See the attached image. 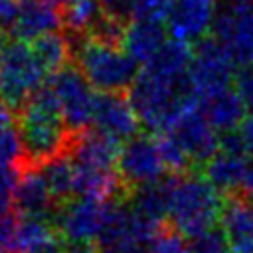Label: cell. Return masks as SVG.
Returning <instances> with one entry per match:
<instances>
[{
	"label": "cell",
	"mask_w": 253,
	"mask_h": 253,
	"mask_svg": "<svg viewBox=\"0 0 253 253\" xmlns=\"http://www.w3.org/2000/svg\"><path fill=\"white\" fill-rule=\"evenodd\" d=\"M47 75L30 42L14 40L0 57V99L10 109L20 111L28 99L45 85Z\"/></svg>",
	"instance_id": "8992f818"
},
{
	"label": "cell",
	"mask_w": 253,
	"mask_h": 253,
	"mask_svg": "<svg viewBox=\"0 0 253 253\" xmlns=\"http://www.w3.org/2000/svg\"><path fill=\"white\" fill-rule=\"evenodd\" d=\"M55 198L49 192L42 172L34 166H24L16 192H14V210L18 215H42L51 217L55 213Z\"/></svg>",
	"instance_id": "2e32d148"
},
{
	"label": "cell",
	"mask_w": 253,
	"mask_h": 253,
	"mask_svg": "<svg viewBox=\"0 0 253 253\" xmlns=\"http://www.w3.org/2000/svg\"><path fill=\"white\" fill-rule=\"evenodd\" d=\"M0 253H8V251H4V249H0Z\"/></svg>",
	"instance_id": "b9f144b4"
},
{
	"label": "cell",
	"mask_w": 253,
	"mask_h": 253,
	"mask_svg": "<svg viewBox=\"0 0 253 253\" xmlns=\"http://www.w3.org/2000/svg\"><path fill=\"white\" fill-rule=\"evenodd\" d=\"M117 168L123 178V184L130 188L156 184L164 180L168 174L158 150L156 136H142V134L125 140L119 152Z\"/></svg>",
	"instance_id": "7c38bea8"
},
{
	"label": "cell",
	"mask_w": 253,
	"mask_h": 253,
	"mask_svg": "<svg viewBox=\"0 0 253 253\" xmlns=\"http://www.w3.org/2000/svg\"><path fill=\"white\" fill-rule=\"evenodd\" d=\"M211 38L229 53L237 67L253 63V0H225L217 8Z\"/></svg>",
	"instance_id": "9c48e42d"
},
{
	"label": "cell",
	"mask_w": 253,
	"mask_h": 253,
	"mask_svg": "<svg viewBox=\"0 0 253 253\" xmlns=\"http://www.w3.org/2000/svg\"><path fill=\"white\" fill-rule=\"evenodd\" d=\"M123 142L93 128L73 134L69 156L75 168V196L115 200L125 188L117 162Z\"/></svg>",
	"instance_id": "7a4b0ae2"
},
{
	"label": "cell",
	"mask_w": 253,
	"mask_h": 253,
	"mask_svg": "<svg viewBox=\"0 0 253 253\" xmlns=\"http://www.w3.org/2000/svg\"><path fill=\"white\" fill-rule=\"evenodd\" d=\"M51 2H55L57 6H67L69 2H73V0H51Z\"/></svg>",
	"instance_id": "60d3db41"
},
{
	"label": "cell",
	"mask_w": 253,
	"mask_h": 253,
	"mask_svg": "<svg viewBox=\"0 0 253 253\" xmlns=\"http://www.w3.org/2000/svg\"><path fill=\"white\" fill-rule=\"evenodd\" d=\"M73 57L97 93H125L138 77L140 65L123 45L107 43L91 36H69Z\"/></svg>",
	"instance_id": "277c9868"
},
{
	"label": "cell",
	"mask_w": 253,
	"mask_h": 253,
	"mask_svg": "<svg viewBox=\"0 0 253 253\" xmlns=\"http://www.w3.org/2000/svg\"><path fill=\"white\" fill-rule=\"evenodd\" d=\"M233 89L245 103L247 111L253 113V63L251 65H241L235 69L233 75Z\"/></svg>",
	"instance_id": "1f68e13d"
},
{
	"label": "cell",
	"mask_w": 253,
	"mask_h": 253,
	"mask_svg": "<svg viewBox=\"0 0 253 253\" xmlns=\"http://www.w3.org/2000/svg\"><path fill=\"white\" fill-rule=\"evenodd\" d=\"M22 2L24 0H0V32L12 34L22 12Z\"/></svg>",
	"instance_id": "d6a6232c"
},
{
	"label": "cell",
	"mask_w": 253,
	"mask_h": 253,
	"mask_svg": "<svg viewBox=\"0 0 253 253\" xmlns=\"http://www.w3.org/2000/svg\"><path fill=\"white\" fill-rule=\"evenodd\" d=\"M239 190H241V196L253 204V162L249 164V168H247V174H245V178H243V184H241V188H239Z\"/></svg>",
	"instance_id": "d590c367"
},
{
	"label": "cell",
	"mask_w": 253,
	"mask_h": 253,
	"mask_svg": "<svg viewBox=\"0 0 253 253\" xmlns=\"http://www.w3.org/2000/svg\"><path fill=\"white\" fill-rule=\"evenodd\" d=\"M156 142H158V150H160V156L164 160L168 174H186L190 164H194L192 158L188 156V152L182 148V144L172 134L158 132Z\"/></svg>",
	"instance_id": "484cf974"
},
{
	"label": "cell",
	"mask_w": 253,
	"mask_h": 253,
	"mask_svg": "<svg viewBox=\"0 0 253 253\" xmlns=\"http://www.w3.org/2000/svg\"><path fill=\"white\" fill-rule=\"evenodd\" d=\"M105 14L101 0H73L63 6V26L73 36H87L97 20Z\"/></svg>",
	"instance_id": "d4e9b609"
},
{
	"label": "cell",
	"mask_w": 253,
	"mask_h": 253,
	"mask_svg": "<svg viewBox=\"0 0 253 253\" xmlns=\"http://www.w3.org/2000/svg\"><path fill=\"white\" fill-rule=\"evenodd\" d=\"M4 49H6V36H4V32H0V57H2Z\"/></svg>",
	"instance_id": "f35d334b"
},
{
	"label": "cell",
	"mask_w": 253,
	"mask_h": 253,
	"mask_svg": "<svg viewBox=\"0 0 253 253\" xmlns=\"http://www.w3.org/2000/svg\"><path fill=\"white\" fill-rule=\"evenodd\" d=\"M235 67L237 65L233 63V59L215 38L200 40L194 47L188 69V83L192 93L198 99H204L231 87Z\"/></svg>",
	"instance_id": "30bf717a"
},
{
	"label": "cell",
	"mask_w": 253,
	"mask_h": 253,
	"mask_svg": "<svg viewBox=\"0 0 253 253\" xmlns=\"http://www.w3.org/2000/svg\"><path fill=\"white\" fill-rule=\"evenodd\" d=\"M16 223H18V219H14L10 213H0V249H4L8 253H12Z\"/></svg>",
	"instance_id": "836d02e7"
},
{
	"label": "cell",
	"mask_w": 253,
	"mask_h": 253,
	"mask_svg": "<svg viewBox=\"0 0 253 253\" xmlns=\"http://www.w3.org/2000/svg\"><path fill=\"white\" fill-rule=\"evenodd\" d=\"M38 170L42 172V176L57 204H63V202L71 200V196H75V168H73V160H71L69 152H63V154L40 164Z\"/></svg>",
	"instance_id": "603a6c76"
},
{
	"label": "cell",
	"mask_w": 253,
	"mask_h": 253,
	"mask_svg": "<svg viewBox=\"0 0 253 253\" xmlns=\"http://www.w3.org/2000/svg\"><path fill=\"white\" fill-rule=\"evenodd\" d=\"M237 134L243 142L247 156H253V113H247V117L243 119V123L237 128Z\"/></svg>",
	"instance_id": "e575fe53"
},
{
	"label": "cell",
	"mask_w": 253,
	"mask_h": 253,
	"mask_svg": "<svg viewBox=\"0 0 253 253\" xmlns=\"http://www.w3.org/2000/svg\"><path fill=\"white\" fill-rule=\"evenodd\" d=\"M18 132L24 146V166L38 168L69 150L73 132L67 128L59 101L49 85L38 89L20 109Z\"/></svg>",
	"instance_id": "6da1fadb"
},
{
	"label": "cell",
	"mask_w": 253,
	"mask_h": 253,
	"mask_svg": "<svg viewBox=\"0 0 253 253\" xmlns=\"http://www.w3.org/2000/svg\"><path fill=\"white\" fill-rule=\"evenodd\" d=\"M204 166V176L221 192L231 196L237 192L243 184V178L247 174L249 162L245 152H233L219 148Z\"/></svg>",
	"instance_id": "ffe728a7"
},
{
	"label": "cell",
	"mask_w": 253,
	"mask_h": 253,
	"mask_svg": "<svg viewBox=\"0 0 253 253\" xmlns=\"http://www.w3.org/2000/svg\"><path fill=\"white\" fill-rule=\"evenodd\" d=\"M43 253H67V251H65V245H63V243L55 241V243H53V245H49Z\"/></svg>",
	"instance_id": "74e56055"
},
{
	"label": "cell",
	"mask_w": 253,
	"mask_h": 253,
	"mask_svg": "<svg viewBox=\"0 0 253 253\" xmlns=\"http://www.w3.org/2000/svg\"><path fill=\"white\" fill-rule=\"evenodd\" d=\"M150 253H192L190 237H186L172 223H164L148 241Z\"/></svg>",
	"instance_id": "4316f807"
},
{
	"label": "cell",
	"mask_w": 253,
	"mask_h": 253,
	"mask_svg": "<svg viewBox=\"0 0 253 253\" xmlns=\"http://www.w3.org/2000/svg\"><path fill=\"white\" fill-rule=\"evenodd\" d=\"M93 125L97 130L125 142L138 134L140 119L125 93H97Z\"/></svg>",
	"instance_id": "4fadbf2b"
},
{
	"label": "cell",
	"mask_w": 253,
	"mask_h": 253,
	"mask_svg": "<svg viewBox=\"0 0 253 253\" xmlns=\"http://www.w3.org/2000/svg\"><path fill=\"white\" fill-rule=\"evenodd\" d=\"M200 107H202L204 115L208 117V121L221 134L237 130L239 125L243 123V119L249 113L245 103L241 101V97L233 89V85L227 87V89H221L213 95H208V97L200 99Z\"/></svg>",
	"instance_id": "d6986e66"
},
{
	"label": "cell",
	"mask_w": 253,
	"mask_h": 253,
	"mask_svg": "<svg viewBox=\"0 0 253 253\" xmlns=\"http://www.w3.org/2000/svg\"><path fill=\"white\" fill-rule=\"evenodd\" d=\"M174 0H130L132 20H158L166 22Z\"/></svg>",
	"instance_id": "f1b7e54d"
},
{
	"label": "cell",
	"mask_w": 253,
	"mask_h": 253,
	"mask_svg": "<svg viewBox=\"0 0 253 253\" xmlns=\"http://www.w3.org/2000/svg\"><path fill=\"white\" fill-rule=\"evenodd\" d=\"M168 42V28L158 20H132L125 28L121 45L142 67Z\"/></svg>",
	"instance_id": "ac0fdd59"
},
{
	"label": "cell",
	"mask_w": 253,
	"mask_h": 253,
	"mask_svg": "<svg viewBox=\"0 0 253 253\" xmlns=\"http://www.w3.org/2000/svg\"><path fill=\"white\" fill-rule=\"evenodd\" d=\"M38 61L43 65V69L51 75L57 69L65 67L69 63V59L73 57V45H71V38L59 34V32H51L45 36H40L38 40L30 42Z\"/></svg>",
	"instance_id": "cb8c5ba5"
},
{
	"label": "cell",
	"mask_w": 253,
	"mask_h": 253,
	"mask_svg": "<svg viewBox=\"0 0 253 253\" xmlns=\"http://www.w3.org/2000/svg\"><path fill=\"white\" fill-rule=\"evenodd\" d=\"M22 168L24 166L0 164V213H8V210L14 206V192H16Z\"/></svg>",
	"instance_id": "f546056e"
},
{
	"label": "cell",
	"mask_w": 253,
	"mask_h": 253,
	"mask_svg": "<svg viewBox=\"0 0 253 253\" xmlns=\"http://www.w3.org/2000/svg\"><path fill=\"white\" fill-rule=\"evenodd\" d=\"M219 229L231 253H253V204L231 194L221 208Z\"/></svg>",
	"instance_id": "9a60e30c"
},
{
	"label": "cell",
	"mask_w": 253,
	"mask_h": 253,
	"mask_svg": "<svg viewBox=\"0 0 253 253\" xmlns=\"http://www.w3.org/2000/svg\"><path fill=\"white\" fill-rule=\"evenodd\" d=\"M63 24V16L57 4L51 0H24L20 18L10 36L22 42H34L40 36L57 32Z\"/></svg>",
	"instance_id": "e0dca14e"
},
{
	"label": "cell",
	"mask_w": 253,
	"mask_h": 253,
	"mask_svg": "<svg viewBox=\"0 0 253 253\" xmlns=\"http://www.w3.org/2000/svg\"><path fill=\"white\" fill-rule=\"evenodd\" d=\"M113 202L87 196L63 202L53 213V223L63 241H97Z\"/></svg>",
	"instance_id": "8fae6325"
},
{
	"label": "cell",
	"mask_w": 253,
	"mask_h": 253,
	"mask_svg": "<svg viewBox=\"0 0 253 253\" xmlns=\"http://www.w3.org/2000/svg\"><path fill=\"white\" fill-rule=\"evenodd\" d=\"M164 132L172 134L182 144L194 164H206L219 150V134L204 115L196 95L184 101Z\"/></svg>",
	"instance_id": "ba28073f"
},
{
	"label": "cell",
	"mask_w": 253,
	"mask_h": 253,
	"mask_svg": "<svg viewBox=\"0 0 253 253\" xmlns=\"http://www.w3.org/2000/svg\"><path fill=\"white\" fill-rule=\"evenodd\" d=\"M0 164L24 166V146L18 126L12 125L0 128Z\"/></svg>",
	"instance_id": "83f0119b"
},
{
	"label": "cell",
	"mask_w": 253,
	"mask_h": 253,
	"mask_svg": "<svg viewBox=\"0 0 253 253\" xmlns=\"http://www.w3.org/2000/svg\"><path fill=\"white\" fill-rule=\"evenodd\" d=\"M168 223L194 239L215 227L223 208V194L204 174H170Z\"/></svg>",
	"instance_id": "3957f363"
},
{
	"label": "cell",
	"mask_w": 253,
	"mask_h": 253,
	"mask_svg": "<svg viewBox=\"0 0 253 253\" xmlns=\"http://www.w3.org/2000/svg\"><path fill=\"white\" fill-rule=\"evenodd\" d=\"M217 14L215 0H174V6L166 18V28L170 38L198 43L211 32Z\"/></svg>",
	"instance_id": "5bb4252c"
},
{
	"label": "cell",
	"mask_w": 253,
	"mask_h": 253,
	"mask_svg": "<svg viewBox=\"0 0 253 253\" xmlns=\"http://www.w3.org/2000/svg\"><path fill=\"white\" fill-rule=\"evenodd\" d=\"M51 91L55 93L63 121L73 134L87 130L93 125V111H95V89L83 75L77 65L67 63L65 67L51 73L49 83Z\"/></svg>",
	"instance_id": "52a82bcc"
},
{
	"label": "cell",
	"mask_w": 253,
	"mask_h": 253,
	"mask_svg": "<svg viewBox=\"0 0 253 253\" xmlns=\"http://www.w3.org/2000/svg\"><path fill=\"white\" fill-rule=\"evenodd\" d=\"M192 253H231L221 229H210L194 239H190Z\"/></svg>",
	"instance_id": "4dcf8cb0"
},
{
	"label": "cell",
	"mask_w": 253,
	"mask_h": 253,
	"mask_svg": "<svg viewBox=\"0 0 253 253\" xmlns=\"http://www.w3.org/2000/svg\"><path fill=\"white\" fill-rule=\"evenodd\" d=\"M10 121H12V113H10V107L0 99V128H4V126H8L10 125Z\"/></svg>",
	"instance_id": "8d00e7d4"
},
{
	"label": "cell",
	"mask_w": 253,
	"mask_h": 253,
	"mask_svg": "<svg viewBox=\"0 0 253 253\" xmlns=\"http://www.w3.org/2000/svg\"><path fill=\"white\" fill-rule=\"evenodd\" d=\"M55 241V223L51 217L20 215L16 223L12 253H43Z\"/></svg>",
	"instance_id": "44dd1931"
},
{
	"label": "cell",
	"mask_w": 253,
	"mask_h": 253,
	"mask_svg": "<svg viewBox=\"0 0 253 253\" xmlns=\"http://www.w3.org/2000/svg\"><path fill=\"white\" fill-rule=\"evenodd\" d=\"M126 253H150L148 249H142V245H138V247H132V249H128Z\"/></svg>",
	"instance_id": "ab89813d"
},
{
	"label": "cell",
	"mask_w": 253,
	"mask_h": 253,
	"mask_svg": "<svg viewBox=\"0 0 253 253\" xmlns=\"http://www.w3.org/2000/svg\"><path fill=\"white\" fill-rule=\"evenodd\" d=\"M166 178L156 182V184L134 188V192H132V196L128 200L130 210L140 219H144L148 225H152L156 229H160L164 223H168V188H166Z\"/></svg>",
	"instance_id": "7402d4cb"
},
{
	"label": "cell",
	"mask_w": 253,
	"mask_h": 253,
	"mask_svg": "<svg viewBox=\"0 0 253 253\" xmlns=\"http://www.w3.org/2000/svg\"><path fill=\"white\" fill-rule=\"evenodd\" d=\"M126 95L140 119V125H144L152 132H164L170 121L176 117L178 109L194 93L190 89V83L172 85L140 69Z\"/></svg>",
	"instance_id": "5b68a950"
}]
</instances>
